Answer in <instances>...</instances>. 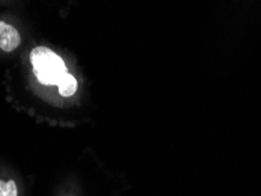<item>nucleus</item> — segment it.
Listing matches in <instances>:
<instances>
[{
	"instance_id": "f257e3e1",
	"label": "nucleus",
	"mask_w": 261,
	"mask_h": 196,
	"mask_svg": "<svg viewBox=\"0 0 261 196\" xmlns=\"http://www.w3.org/2000/svg\"><path fill=\"white\" fill-rule=\"evenodd\" d=\"M30 59L37 80L45 86H56L61 76L67 73L64 60L56 52L44 46L34 48L31 52Z\"/></svg>"
},
{
	"instance_id": "f03ea898",
	"label": "nucleus",
	"mask_w": 261,
	"mask_h": 196,
	"mask_svg": "<svg viewBox=\"0 0 261 196\" xmlns=\"http://www.w3.org/2000/svg\"><path fill=\"white\" fill-rule=\"evenodd\" d=\"M20 34L12 25L0 21V48L5 52H12L20 45Z\"/></svg>"
},
{
	"instance_id": "7ed1b4c3",
	"label": "nucleus",
	"mask_w": 261,
	"mask_h": 196,
	"mask_svg": "<svg viewBox=\"0 0 261 196\" xmlns=\"http://www.w3.org/2000/svg\"><path fill=\"white\" fill-rule=\"evenodd\" d=\"M57 86L59 88V94L63 95V97H71L76 92V87H78V83H76V80L74 76L70 73H66L59 79Z\"/></svg>"
},
{
	"instance_id": "20e7f679",
	"label": "nucleus",
	"mask_w": 261,
	"mask_h": 196,
	"mask_svg": "<svg viewBox=\"0 0 261 196\" xmlns=\"http://www.w3.org/2000/svg\"><path fill=\"white\" fill-rule=\"evenodd\" d=\"M0 196H18L17 184L13 180L7 182L0 180Z\"/></svg>"
}]
</instances>
